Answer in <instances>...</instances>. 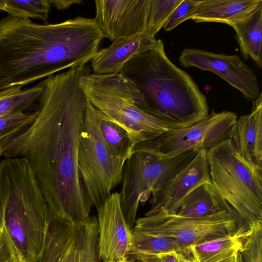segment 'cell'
Segmentation results:
<instances>
[{
  "instance_id": "1",
  "label": "cell",
  "mask_w": 262,
  "mask_h": 262,
  "mask_svg": "<svg viewBox=\"0 0 262 262\" xmlns=\"http://www.w3.org/2000/svg\"><path fill=\"white\" fill-rule=\"evenodd\" d=\"M87 65L45 78L33 122L0 140V157L27 159L50 214L66 221L90 215L93 205L78 168L80 135L88 99L81 81Z\"/></svg>"
},
{
  "instance_id": "2",
  "label": "cell",
  "mask_w": 262,
  "mask_h": 262,
  "mask_svg": "<svg viewBox=\"0 0 262 262\" xmlns=\"http://www.w3.org/2000/svg\"><path fill=\"white\" fill-rule=\"evenodd\" d=\"M104 38L94 18L77 16L39 24L8 15L0 20V90L24 86L85 65Z\"/></svg>"
},
{
  "instance_id": "3",
  "label": "cell",
  "mask_w": 262,
  "mask_h": 262,
  "mask_svg": "<svg viewBox=\"0 0 262 262\" xmlns=\"http://www.w3.org/2000/svg\"><path fill=\"white\" fill-rule=\"evenodd\" d=\"M119 73L141 93L144 104L140 107L171 130L193 125L209 113L206 96L167 56L160 39L152 49L127 61Z\"/></svg>"
},
{
  "instance_id": "4",
  "label": "cell",
  "mask_w": 262,
  "mask_h": 262,
  "mask_svg": "<svg viewBox=\"0 0 262 262\" xmlns=\"http://www.w3.org/2000/svg\"><path fill=\"white\" fill-rule=\"evenodd\" d=\"M50 212L28 160L0 162V223L22 262H33L44 242Z\"/></svg>"
},
{
  "instance_id": "5",
  "label": "cell",
  "mask_w": 262,
  "mask_h": 262,
  "mask_svg": "<svg viewBox=\"0 0 262 262\" xmlns=\"http://www.w3.org/2000/svg\"><path fill=\"white\" fill-rule=\"evenodd\" d=\"M81 85L88 100L129 133L136 146L171 130L165 122L140 107L143 97L130 80L120 73L83 76Z\"/></svg>"
},
{
  "instance_id": "6",
  "label": "cell",
  "mask_w": 262,
  "mask_h": 262,
  "mask_svg": "<svg viewBox=\"0 0 262 262\" xmlns=\"http://www.w3.org/2000/svg\"><path fill=\"white\" fill-rule=\"evenodd\" d=\"M211 182L239 222L262 224V169L248 162L227 138L207 151Z\"/></svg>"
},
{
  "instance_id": "7",
  "label": "cell",
  "mask_w": 262,
  "mask_h": 262,
  "mask_svg": "<svg viewBox=\"0 0 262 262\" xmlns=\"http://www.w3.org/2000/svg\"><path fill=\"white\" fill-rule=\"evenodd\" d=\"M196 152L167 159L161 157L145 142L135 147L125 161L119 193L125 219L132 229L140 203L147 201Z\"/></svg>"
},
{
  "instance_id": "8",
  "label": "cell",
  "mask_w": 262,
  "mask_h": 262,
  "mask_svg": "<svg viewBox=\"0 0 262 262\" xmlns=\"http://www.w3.org/2000/svg\"><path fill=\"white\" fill-rule=\"evenodd\" d=\"M125 161L114 155L105 145L96 108L88 100L80 135L78 168L85 191L97 209L122 181Z\"/></svg>"
},
{
  "instance_id": "9",
  "label": "cell",
  "mask_w": 262,
  "mask_h": 262,
  "mask_svg": "<svg viewBox=\"0 0 262 262\" xmlns=\"http://www.w3.org/2000/svg\"><path fill=\"white\" fill-rule=\"evenodd\" d=\"M241 225L230 210L198 217L159 212L139 218L132 230L172 238L189 246L233 233Z\"/></svg>"
},
{
  "instance_id": "10",
  "label": "cell",
  "mask_w": 262,
  "mask_h": 262,
  "mask_svg": "<svg viewBox=\"0 0 262 262\" xmlns=\"http://www.w3.org/2000/svg\"><path fill=\"white\" fill-rule=\"evenodd\" d=\"M95 216L69 222L49 215L41 251L33 262H98Z\"/></svg>"
},
{
  "instance_id": "11",
  "label": "cell",
  "mask_w": 262,
  "mask_h": 262,
  "mask_svg": "<svg viewBox=\"0 0 262 262\" xmlns=\"http://www.w3.org/2000/svg\"><path fill=\"white\" fill-rule=\"evenodd\" d=\"M237 116L232 112L214 110L189 126L173 129L146 142L161 157L170 159L200 150H208L229 138Z\"/></svg>"
},
{
  "instance_id": "12",
  "label": "cell",
  "mask_w": 262,
  "mask_h": 262,
  "mask_svg": "<svg viewBox=\"0 0 262 262\" xmlns=\"http://www.w3.org/2000/svg\"><path fill=\"white\" fill-rule=\"evenodd\" d=\"M179 60L184 67H196L214 73L239 91L248 100H254L261 93L254 71L236 55L185 48Z\"/></svg>"
},
{
  "instance_id": "13",
  "label": "cell",
  "mask_w": 262,
  "mask_h": 262,
  "mask_svg": "<svg viewBox=\"0 0 262 262\" xmlns=\"http://www.w3.org/2000/svg\"><path fill=\"white\" fill-rule=\"evenodd\" d=\"M98 256L103 262H120L133 248L132 229L126 222L119 193L114 192L98 209Z\"/></svg>"
},
{
  "instance_id": "14",
  "label": "cell",
  "mask_w": 262,
  "mask_h": 262,
  "mask_svg": "<svg viewBox=\"0 0 262 262\" xmlns=\"http://www.w3.org/2000/svg\"><path fill=\"white\" fill-rule=\"evenodd\" d=\"M210 182L207 150H200L151 196V207L145 215L159 212L176 214L190 192L202 184Z\"/></svg>"
},
{
  "instance_id": "15",
  "label": "cell",
  "mask_w": 262,
  "mask_h": 262,
  "mask_svg": "<svg viewBox=\"0 0 262 262\" xmlns=\"http://www.w3.org/2000/svg\"><path fill=\"white\" fill-rule=\"evenodd\" d=\"M94 18L104 38L112 42L145 33L147 0H96Z\"/></svg>"
},
{
  "instance_id": "16",
  "label": "cell",
  "mask_w": 262,
  "mask_h": 262,
  "mask_svg": "<svg viewBox=\"0 0 262 262\" xmlns=\"http://www.w3.org/2000/svg\"><path fill=\"white\" fill-rule=\"evenodd\" d=\"M228 138L242 158L262 169L261 93L253 100L251 113L237 119Z\"/></svg>"
},
{
  "instance_id": "17",
  "label": "cell",
  "mask_w": 262,
  "mask_h": 262,
  "mask_svg": "<svg viewBox=\"0 0 262 262\" xmlns=\"http://www.w3.org/2000/svg\"><path fill=\"white\" fill-rule=\"evenodd\" d=\"M156 39L145 33L121 37L107 47L100 50L91 61L93 74H118L126 63L134 56L152 49Z\"/></svg>"
},
{
  "instance_id": "18",
  "label": "cell",
  "mask_w": 262,
  "mask_h": 262,
  "mask_svg": "<svg viewBox=\"0 0 262 262\" xmlns=\"http://www.w3.org/2000/svg\"><path fill=\"white\" fill-rule=\"evenodd\" d=\"M260 7L261 0L197 1L191 19L196 23H221L231 26L247 19Z\"/></svg>"
},
{
  "instance_id": "19",
  "label": "cell",
  "mask_w": 262,
  "mask_h": 262,
  "mask_svg": "<svg viewBox=\"0 0 262 262\" xmlns=\"http://www.w3.org/2000/svg\"><path fill=\"white\" fill-rule=\"evenodd\" d=\"M249 227L241 225L233 233L189 246L193 262H227L235 258Z\"/></svg>"
},
{
  "instance_id": "20",
  "label": "cell",
  "mask_w": 262,
  "mask_h": 262,
  "mask_svg": "<svg viewBox=\"0 0 262 262\" xmlns=\"http://www.w3.org/2000/svg\"><path fill=\"white\" fill-rule=\"evenodd\" d=\"M224 210H232L210 182L202 184L190 192L184 199L174 214L183 217H198Z\"/></svg>"
},
{
  "instance_id": "21",
  "label": "cell",
  "mask_w": 262,
  "mask_h": 262,
  "mask_svg": "<svg viewBox=\"0 0 262 262\" xmlns=\"http://www.w3.org/2000/svg\"><path fill=\"white\" fill-rule=\"evenodd\" d=\"M241 53L245 60L252 59L258 67H262V7L247 19L231 26Z\"/></svg>"
},
{
  "instance_id": "22",
  "label": "cell",
  "mask_w": 262,
  "mask_h": 262,
  "mask_svg": "<svg viewBox=\"0 0 262 262\" xmlns=\"http://www.w3.org/2000/svg\"><path fill=\"white\" fill-rule=\"evenodd\" d=\"M96 114L99 130L105 145L114 155L126 160L136 146L131 136L124 128L97 108Z\"/></svg>"
},
{
  "instance_id": "23",
  "label": "cell",
  "mask_w": 262,
  "mask_h": 262,
  "mask_svg": "<svg viewBox=\"0 0 262 262\" xmlns=\"http://www.w3.org/2000/svg\"><path fill=\"white\" fill-rule=\"evenodd\" d=\"M43 89L41 81L25 89L14 86L0 90V117L16 112H26L37 106Z\"/></svg>"
},
{
  "instance_id": "24",
  "label": "cell",
  "mask_w": 262,
  "mask_h": 262,
  "mask_svg": "<svg viewBox=\"0 0 262 262\" xmlns=\"http://www.w3.org/2000/svg\"><path fill=\"white\" fill-rule=\"evenodd\" d=\"M133 248L130 255L135 256L152 255L172 252H185L186 246L176 239L151 235L132 230Z\"/></svg>"
},
{
  "instance_id": "25",
  "label": "cell",
  "mask_w": 262,
  "mask_h": 262,
  "mask_svg": "<svg viewBox=\"0 0 262 262\" xmlns=\"http://www.w3.org/2000/svg\"><path fill=\"white\" fill-rule=\"evenodd\" d=\"M50 0H0V11L23 19L33 18L47 23L50 11Z\"/></svg>"
},
{
  "instance_id": "26",
  "label": "cell",
  "mask_w": 262,
  "mask_h": 262,
  "mask_svg": "<svg viewBox=\"0 0 262 262\" xmlns=\"http://www.w3.org/2000/svg\"><path fill=\"white\" fill-rule=\"evenodd\" d=\"M182 0H147L145 33L152 37L164 27L173 11Z\"/></svg>"
},
{
  "instance_id": "27",
  "label": "cell",
  "mask_w": 262,
  "mask_h": 262,
  "mask_svg": "<svg viewBox=\"0 0 262 262\" xmlns=\"http://www.w3.org/2000/svg\"><path fill=\"white\" fill-rule=\"evenodd\" d=\"M244 238L235 262H262V224L252 225Z\"/></svg>"
},
{
  "instance_id": "28",
  "label": "cell",
  "mask_w": 262,
  "mask_h": 262,
  "mask_svg": "<svg viewBox=\"0 0 262 262\" xmlns=\"http://www.w3.org/2000/svg\"><path fill=\"white\" fill-rule=\"evenodd\" d=\"M37 112H16L0 117V140L13 135L31 123Z\"/></svg>"
},
{
  "instance_id": "29",
  "label": "cell",
  "mask_w": 262,
  "mask_h": 262,
  "mask_svg": "<svg viewBox=\"0 0 262 262\" xmlns=\"http://www.w3.org/2000/svg\"><path fill=\"white\" fill-rule=\"evenodd\" d=\"M196 4V0H182L167 20L163 27L165 30L171 31L182 23L191 19L194 14Z\"/></svg>"
},
{
  "instance_id": "30",
  "label": "cell",
  "mask_w": 262,
  "mask_h": 262,
  "mask_svg": "<svg viewBox=\"0 0 262 262\" xmlns=\"http://www.w3.org/2000/svg\"><path fill=\"white\" fill-rule=\"evenodd\" d=\"M139 262H193L189 249L185 252H172L157 255L135 256Z\"/></svg>"
},
{
  "instance_id": "31",
  "label": "cell",
  "mask_w": 262,
  "mask_h": 262,
  "mask_svg": "<svg viewBox=\"0 0 262 262\" xmlns=\"http://www.w3.org/2000/svg\"><path fill=\"white\" fill-rule=\"evenodd\" d=\"M0 262H22L4 228L0 227Z\"/></svg>"
},
{
  "instance_id": "32",
  "label": "cell",
  "mask_w": 262,
  "mask_h": 262,
  "mask_svg": "<svg viewBox=\"0 0 262 262\" xmlns=\"http://www.w3.org/2000/svg\"><path fill=\"white\" fill-rule=\"evenodd\" d=\"M51 5H53L57 9L63 10L68 9L74 4H79L82 0H50Z\"/></svg>"
},
{
  "instance_id": "33",
  "label": "cell",
  "mask_w": 262,
  "mask_h": 262,
  "mask_svg": "<svg viewBox=\"0 0 262 262\" xmlns=\"http://www.w3.org/2000/svg\"><path fill=\"white\" fill-rule=\"evenodd\" d=\"M120 262H129V261H128L127 258H126V259H124V260H122V261H121Z\"/></svg>"
},
{
  "instance_id": "34",
  "label": "cell",
  "mask_w": 262,
  "mask_h": 262,
  "mask_svg": "<svg viewBox=\"0 0 262 262\" xmlns=\"http://www.w3.org/2000/svg\"><path fill=\"white\" fill-rule=\"evenodd\" d=\"M227 262H235V258Z\"/></svg>"
},
{
  "instance_id": "35",
  "label": "cell",
  "mask_w": 262,
  "mask_h": 262,
  "mask_svg": "<svg viewBox=\"0 0 262 262\" xmlns=\"http://www.w3.org/2000/svg\"><path fill=\"white\" fill-rule=\"evenodd\" d=\"M0 227H1V223H0Z\"/></svg>"
}]
</instances>
